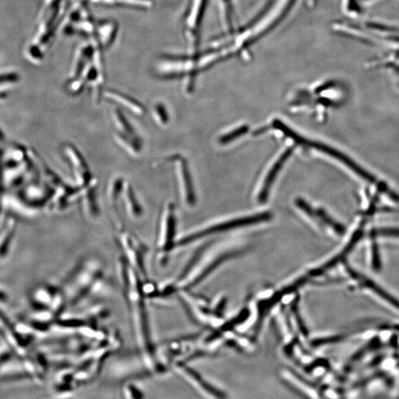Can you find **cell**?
Masks as SVG:
<instances>
[{
  "label": "cell",
  "mask_w": 399,
  "mask_h": 399,
  "mask_svg": "<svg viewBox=\"0 0 399 399\" xmlns=\"http://www.w3.org/2000/svg\"><path fill=\"white\" fill-rule=\"evenodd\" d=\"M119 277L124 299L128 308L134 339L144 365L152 371H161L157 347L153 341L147 300L142 278L136 271L122 260L119 263Z\"/></svg>",
  "instance_id": "obj_1"
},
{
  "label": "cell",
  "mask_w": 399,
  "mask_h": 399,
  "mask_svg": "<svg viewBox=\"0 0 399 399\" xmlns=\"http://www.w3.org/2000/svg\"><path fill=\"white\" fill-rule=\"evenodd\" d=\"M102 267L97 260L82 262L67 277L61 291L66 304L74 307L92 293L101 280Z\"/></svg>",
  "instance_id": "obj_2"
},
{
  "label": "cell",
  "mask_w": 399,
  "mask_h": 399,
  "mask_svg": "<svg viewBox=\"0 0 399 399\" xmlns=\"http://www.w3.org/2000/svg\"><path fill=\"white\" fill-rule=\"evenodd\" d=\"M176 217L173 205L168 204L161 216L156 243V261L161 267L169 261V255L176 247Z\"/></svg>",
  "instance_id": "obj_3"
},
{
  "label": "cell",
  "mask_w": 399,
  "mask_h": 399,
  "mask_svg": "<svg viewBox=\"0 0 399 399\" xmlns=\"http://www.w3.org/2000/svg\"><path fill=\"white\" fill-rule=\"evenodd\" d=\"M271 216L272 215H271V213L269 212V211H266V212H261L259 213V214L248 216V217L237 218V219L232 220V221H227V222L223 223V224H217V225L211 226V227H208L207 229H203V230L195 232V233L183 237L182 240H179L176 244V246H184V245L191 243L192 242L202 238V237L209 235V234L230 230V229H236V228L241 227V226L252 225V224L264 222V221H267L271 219Z\"/></svg>",
  "instance_id": "obj_4"
},
{
  "label": "cell",
  "mask_w": 399,
  "mask_h": 399,
  "mask_svg": "<svg viewBox=\"0 0 399 399\" xmlns=\"http://www.w3.org/2000/svg\"><path fill=\"white\" fill-rule=\"evenodd\" d=\"M119 234V239L124 251L125 261L138 272L142 279H146L148 275L146 267L148 250L146 247L130 233L121 231Z\"/></svg>",
  "instance_id": "obj_5"
},
{
  "label": "cell",
  "mask_w": 399,
  "mask_h": 399,
  "mask_svg": "<svg viewBox=\"0 0 399 399\" xmlns=\"http://www.w3.org/2000/svg\"><path fill=\"white\" fill-rule=\"evenodd\" d=\"M113 119L116 127V138L123 148L132 155H136L141 150L140 138L136 135L128 120L119 111L113 113Z\"/></svg>",
  "instance_id": "obj_6"
},
{
  "label": "cell",
  "mask_w": 399,
  "mask_h": 399,
  "mask_svg": "<svg viewBox=\"0 0 399 399\" xmlns=\"http://www.w3.org/2000/svg\"><path fill=\"white\" fill-rule=\"evenodd\" d=\"M303 146L309 147V148L316 149V150H319V151L321 152V153H324V154L328 155V156H330L332 157V158L338 160V161L343 163L347 167L350 168L353 172L358 174V175H359L360 177L365 179L367 182L371 183V184H377L376 179H375L373 176L368 173V172H367L362 168L357 165V164H355V162H353L352 160H350L348 157L342 154V153L339 152L338 150L331 148V147L327 146V145L324 144V143H319V142L317 141H313V140H309L306 138L305 139Z\"/></svg>",
  "instance_id": "obj_7"
},
{
  "label": "cell",
  "mask_w": 399,
  "mask_h": 399,
  "mask_svg": "<svg viewBox=\"0 0 399 399\" xmlns=\"http://www.w3.org/2000/svg\"><path fill=\"white\" fill-rule=\"evenodd\" d=\"M66 156L68 158L69 164L74 170L76 180L80 187H88L93 185V176L86 161L78 150L71 145H66L64 148Z\"/></svg>",
  "instance_id": "obj_8"
},
{
  "label": "cell",
  "mask_w": 399,
  "mask_h": 399,
  "mask_svg": "<svg viewBox=\"0 0 399 399\" xmlns=\"http://www.w3.org/2000/svg\"><path fill=\"white\" fill-rule=\"evenodd\" d=\"M0 331L4 335V338L9 342L11 348L18 356L25 357V348L30 342V339H25L19 332L17 328L11 323L9 318L0 310Z\"/></svg>",
  "instance_id": "obj_9"
},
{
  "label": "cell",
  "mask_w": 399,
  "mask_h": 399,
  "mask_svg": "<svg viewBox=\"0 0 399 399\" xmlns=\"http://www.w3.org/2000/svg\"><path fill=\"white\" fill-rule=\"evenodd\" d=\"M295 148H289L285 150L283 153L279 157V158L274 163V165L271 166L269 173L267 174L265 182L263 183L259 195H258V200L260 203H264L268 199L270 190L274 184V180L277 177L279 171L282 169V166L285 164V161L290 158L293 153Z\"/></svg>",
  "instance_id": "obj_10"
},
{
  "label": "cell",
  "mask_w": 399,
  "mask_h": 399,
  "mask_svg": "<svg viewBox=\"0 0 399 399\" xmlns=\"http://www.w3.org/2000/svg\"><path fill=\"white\" fill-rule=\"evenodd\" d=\"M177 162L179 165V172L182 175L186 201L190 206H194L196 202V197H195L193 182L192 180V176L189 169L188 164L186 160L180 157L177 158Z\"/></svg>",
  "instance_id": "obj_11"
},
{
  "label": "cell",
  "mask_w": 399,
  "mask_h": 399,
  "mask_svg": "<svg viewBox=\"0 0 399 399\" xmlns=\"http://www.w3.org/2000/svg\"><path fill=\"white\" fill-rule=\"evenodd\" d=\"M104 95L106 98L119 103V104L122 105L124 107L127 108L135 114H144L145 111L143 106L135 99L131 98L130 97L122 94V93H118V92L111 91V90L105 92Z\"/></svg>",
  "instance_id": "obj_12"
},
{
  "label": "cell",
  "mask_w": 399,
  "mask_h": 399,
  "mask_svg": "<svg viewBox=\"0 0 399 399\" xmlns=\"http://www.w3.org/2000/svg\"><path fill=\"white\" fill-rule=\"evenodd\" d=\"M124 197L125 200L126 207L128 214L132 217H139L141 214V208L135 198V194L128 184H125L124 188Z\"/></svg>",
  "instance_id": "obj_13"
},
{
  "label": "cell",
  "mask_w": 399,
  "mask_h": 399,
  "mask_svg": "<svg viewBox=\"0 0 399 399\" xmlns=\"http://www.w3.org/2000/svg\"><path fill=\"white\" fill-rule=\"evenodd\" d=\"M97 27L101 43L103 46L107 47L114 38L115 32H116V25L114 22H99Z\"/></svg>",
  "instance_id": "obj_14"
},
{
  "label": "cell",
  "mask_w": 399,
  "mask_h": 399,
  "mask_svg": "<svg viewBox=\"0 0 399 399\" xmlns=\"http://www.w3.org/2000/svg\"><path fill=\"white\" fill-rule=\"evenodd\" d=\"M248 130H249L248 126H241V127H238L236 130L232 131V132H229V133L221 137L219 139L220 143H222V144L230 143V142L233 141L236 139L240 138V137L243 136V135L246 134Z\"/></svg>",
  "instance_id": "obj_15"
},
{
  "label": "cell",
  "mask_w": 399,
  "mask_h": 399,
  "mask_svg": "<svg viewBox=\"0 0 399 399\" xmlns=\"http://www.w3.org/2000/svg\"><path fill=\"white\" fill-rule=\"evenodd\" d=\"M315 214H316L318 217L320 218L321 221H324L328 225L331 226L333 229H335L337 232H340L341 233V232L343 231V228L339 225V224H337V223H336L335 221H333V219H331V218L326 214L325 211L321 209V208H319V209L315 211Z\"/></svg>",
  "instance_id": "obj_16"
},
{
  "label": "cell",
  "mask_w": 399,
  "mask_h": 399,
  "mask_svg": "<svg viewBox=\"0 0 399 399\" xmlns=\"http://www.w3.org/2000/svg\"><path fill=\"white\" fill-rule=\"evenodd\" d=\"M153 115L156 122L160 125H164L168 122L167 113L166 112L165 108L161 104H156L153 109Z\"/></svg>",
  "instance_id": "obj_17"
},
{
  "label": "cell",
  "mask_w": 399,
  "mask_h": 399,
  "mask_svg": "<svg viewBox=\"0 0 399 399\" xmlns=\"http://www.w3.org/2000/svg\"><path fill=\"white\" fill-rule=\"evenodd\" d=\"M295 203L302 211H303L304 212L310 215V217H311V216L313 217V216L316 215V214H315V211H313L312 207H311L305 200L300 198H297V199L295 200Z\"/></svg>",
  "instance_id": "obj_18"
},
{
  "label": "cell",
  "mask_w": 399,
  "mask_h": 399,
  "mask_svg": "<svg viewBox=\"0 0 399 399\" xmlns=\"http://www.w3.org/2000/svg\"><path fill=\"white\" fill-rule=\"evenodd\" d=\"M7 300V296L5 295L4 292H0V302L4 303Z\"/></svg>",
  "instance_id": "obj_19"
}]
</instances>
